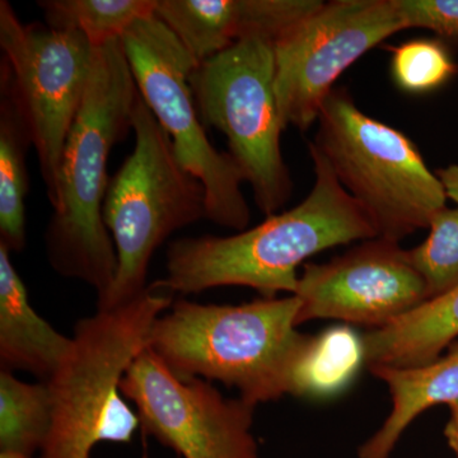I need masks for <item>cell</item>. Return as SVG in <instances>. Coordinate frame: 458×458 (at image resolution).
I'll return each mask as SVG.
<instances>
[{
	"label": "cell",
	"mask_w": 458,
	"mask_h": 458,
	"mask_svg": "<svg viewBox=\"0 0 458 458\" xmlns=\"http://www.w3.org/2000/svg\"><path fill=\"white\" fill-rule=\"evenodd\" d=\"M51 424V396L47 382L27 384L0 373V450L33 456L41 451Z\"/></svg>",
	"instance_id": "20"
},
{
	"label": "cell",
	"mask_w": 458,
	"mask_h": 458,
	"mask_svg": "<svg viewBox=\"0 0 458 458\" xmlns=\"http://www.w3.org/2000/svg\"><path fill=\"white\" fill-rule=\"evenodd\" d=\"M38 5L45 25L83 33L93 47H99L156 14L157 0H40Z\"/></svg>",
	"instance_id": "19"
},
{
	"label": "cell",
	"mask_w": 458,
	"mask_h": 458,
	"mask_svg": "<svg viewBox=\"0 0 458 458\" xmlns=\"http://www.w3.org/2000/svg\"><path fill=\"white\" fill-rule=\"evenodd\" d=\"M171 306L172 294L148 286L131 302L77 321L71 348L47 381L51 424L38 458H90L99 443L131 442L140 420L120 382Z\"/></svg>",
	"instance_id": "4"
},
{
	"label": "cell",
	"mask_w": 458,
	"mask_h": 458,
	"mask_svg": "<svg viewBox=\"0 0 458 458\" xmlns=\"http://www.w3.org/2000/svg\"><path fill=\"white\" fill-rule=\"evenodd\" d=\"M318 122L312 143L369 216L378 238L399 243L429 227L445 209V190L417 146L403 132L360 111L348 90L330 93Z\"/></svg>",
	"instance_id": "6"
},
{
	"label": "cell",
	"mask_w": 458,
	"mask_h": 458,
	"mask_svg": "<svg viewBox=\"0 0 458 458\" xmlns=\"http://www.w3.org/2000/svg\"><path fill=\"white\" fill-rule=\"evenodd\" d=\"M393 77L401 89L429 92L456 73V64L438 41L411 40L393 49Z\"/></svg>",
	"instance_id": "22"
},
{
	"label": "cell",
	"mask_w": 458,
	"mask_h": 458,
	"mask_svg": "<svg viewBox=\"0 0 458 458\" xmlns=\"http://www.w3.org/2000/svg\"><path fill=\"white\" fill-rule=\"evenodd\" d=\"M138 409L141 429L182 458H259L256 406L227 399L204 378H180L150 348L120 382Z\"/></svg>",
	"instance_id": "11"
},
{
	"label": "cell",
	"mask_w": 458,
	"mask_h": 458,
	"mask_svg": "<svg viewBox=\"0 0 458 458\" xmlns=\"http://www.w3.org/2000/svg\"><path fill=\"white\" fill-rule=\"evenodd\" d=\"M72 345L32 309L11 252L0 245V361L3 369L26 370L47 382Z\"/></svg>",
	"instance_id": "14"
},
{
	"label": "cell",
	"mask_w": 458,
	"mask_h": 458,
	"mask_svg": "<svg viewBox=\"0 0 458 458\" xmlns=\"http://www.w3.org/2000/svg\"><path fill=\"white\" fill-rule=\"evenodd\" d=\"M315 185L302 203L233 236L183 237L165 254V276L150 288L198 294L216 286H249L261 297L295 294L297 269L311 256L352 241L378 238L363 208L343 188L327 159L309 144Z\"/></svg>",
	"instance_id": "1"
},
{
	"label": "cell",
	"mask_w": 458,
	"mask_h": 458,
	"mask_svg": "<svg viewBox=\"0 0 458 458\" xmlns=\"http://www.w3.org/2000/svg\"><path fill=\"white\" fill-rule=\"evenodd\" d=\"M134 149L108 183L104 222L113 238L117 269L98 310H111L147 291L150 260L174 232L207 216L200 180L185 170L167 132L143 98L132 111Z\"/></svg>",
	"instance_id": "5"
},
{
	"label": "cell",
	"mask_w": 458,
	"mask_h": 458,
	"mask_svg": "<svg viewBox=\"0 0 458 458\" xmlns=\"http://www.w3.org/2000/svg\"><path fill=\"white\" fill-rule=\"evenodd\" d=\"M297 295L252 302L179 300L150 330L148 348L180 378L219 381L251 405L292 394L298 363L312 335L297 330Z\"/></svg>",
	"instance_id": "3"
},
{
	"label": "cell",
	"mask_w": 458,
	"mask_h": 458,
	"mask_svg": "<svg viewBox=\"0 0 458 458\" xmlns=\"http://www.w3.org/2000/svg\"><path fill=\"white\" fill-rule=\"evenodd\" d=\"M138 98L122 38L96 47L86 98L60 158L57 204L45 232V250L51 267L92 286L98 302L110 292L117 269L104 222L108 159L114 144L132 131Z\"/></svg>",
	"instance_id": "2"
},
{
	"label": "cell",
	"mask_w": 458,
	"mask_h": 458,
	"mask_svg": "<svg viewBox=\"0 0 458 458\" xmlns=\"http://www.w3.org/2000/svg\"><path fill=\"white\" fill-rule=\"evenodd\" d=\"M31 131L18 101L11 71L0 63V245L22 252L27 242L26 198L30 179L27 152Z\"/></svg>",
	"instance_id": "17"
},
{
	"label": "cell",
	"mask_w": 458,
	"mask_h": 458,
	"mask_svg": "<svg viewBox=\"0 0 458 458\" xmlns=\"http://www.w3.org/2000/svg\"><path fill=\"white\" fill-rule=\"evenodd\" d=\"M406 30L396 0L322 2L273 41L280 119L306 131L340 75L394 33Z\"/></svg>",
	"instance_id": "10"
},
{
	"label": "cell",
	"mask_w": 458,
	"mask_h": 458,
	"mask_svg": "<svg viewBox=\"0 0 458 458\" xmlns=\"http://www.w3.org/2000/svg\"><path fill=\"white\" fill-rule=\"evenodd\" d=\"M369 370L388 386L393 409L382 427L360 445L358 458H390L401 436L421 412L458 401V343L427 366Z\"/></svg>",
	"instance_id": "15"
},
{
	"label": "cell",
	"mask_w": 458,
	"mask_h": 458,
	"mask_svg": "<svg viewBox=\"0 0 458 458\" xmlns=\"http://www.w3.org/2000/svg\"><path fill=\"white\" fill-rule=\"evenodd\" d=\"M0 458H33L27 456V454H18V452L12 451H0Z\"/></svg>",
	"instance_id": "26"
},
{
	"label": "cell",
	"mask_w": 458,
	"mask_h": 458,
	"mask_svg": "<svg viewBox=\"0 0 458 458\" xmlns=\"http://www.w3.org/2000/svg\"><path fill=\"white\" fill-rule=\"evenodd\" d=\"M190 86L201 123L225 134L259 209L276 214L291 199L293 181L280 141L285 129L276 102L273 42L261 36L234 42L198 64Z\"/></svg>",
	"instance_id": "7"
},
{
	"label": "cell",
	"mask_w": 458,
	"mask_h": 458,
	"mask_svg": "<svg viewBox=\"0 0 458 458\" xmlns=\"http://www.w3.org/2000/svg\"><path fill=\"white\" fill-rule=\"evenodd\" d=\"M396 5L406 29L458 38V0H396Z\"/></svg>",
	"instance_id": "23"
},
{
	"label": "cell",
	"mask_w": 458,
	"mask_h": 458,
	"mask_svg": "<svg viewBox=\"0 0 458 458\" xmlns=\"http://www.w3.org/2000/svg\"><path fill=\"white\" fill-rule=\"evenodd\" d=\"M366 364L363 337L348 327L328 328L303 352L293 378L292 394L301 397L334 396L342 393Z\"/></svg>",
	"instance_id": "18"
},
{
	"label": "cell",
	"mask_w": 458,
	"mask_h": 458,
	"mask_svg": "<svg viewBox=\"0 0 458 458\" xmlns=\"http://www.w3.org/2000/svg\"><path fill=\"white\" fill-rule=\"evenodd\" d=\"M451 417L447 426L445 428V437L447 439L448 445L458 458V401L450 405Z\"/></svg>",
	"instance_id": "25"
},
{
	"label": "cell",
	"mask_w": 458,
	"mask_h": 458,
	"mask_svg": "<svg viewBox=\"0 0 458 458\" xmlns=\"http://www.w3.org/2000/svg\"><path fill=\"white\" fill-rule=\"evenodd\" d=\"M298 325L337 319L377 330L426 303V283L408 250L384 238L364 241L327 264L304 265L295 294Z\"/></svg>",
	"instance_id": "12"
},
{
	"label": "cell",
	"mask_w": 458,
	"mask_h": 458,
	"mask_svg": "<svg viewBox=\"0 0 458 458\" xmlns=\"http://www.w3.org/2000/svg\"><path fill=\"white\" fill-rule=\"evenodd\" d=\"M428 228L427 240L408 254L433 300L458 289V207L437 213Z\"/></svg>",
	"instance_id": "21"
},
{
	"label": "cell",
	"mask_w": 458,
	"mask_h": 458,
	"mask_svg": "<svg viewBox=\"0 0 458 458\" xmlns=\"http://www.w3.org/2000/svg\"><path fill=\"white\" fill-rule=\"evenodd\" d=\"M0 49L30 131L47 199L57 204V174L66 138L80 114L95 64L96 47L78 31L21 22L0 2Z\"/></svg>",
	"instance_id": "9"
},
{
	"label": "cell",
	"mask_w": 458,
	"mask_h": 458,
	"mask_svg": "<svg viewBox=\"0 0 458 458\" xmlns=\"http://www.w3.org/2000/svg\"><path fill=\"white\" fill-rule=\"evenodd\" d=\"M122 41L140 98L170 137L180 164L204 185L205 219L245 231L251 219L242 192L246 177L205 132L190 86L197 60L156 14L135 22Z\"/></svg>",
	"instance_id": "8"
},
{
	"label": "cell",
	"mask_w": 458,
	"mask_h": 458,
	"mask_svg": "<svg viewBox=\"0 0 458 458\" xmlns=\"http://www.w3.org/2000/svg\"><path fill=\"white\" fill-rule=\"evenodd\" d=\"M156 16L198 64L247 36L271 38L289 17L286 0H157Z\"/></svg>",
	"instance_id": "13"
},
{
	"label": "cell",
	"mask_w": 458,
	"mask_h": 458,
	"mask_svg": "<svg viewBox=\"0 0 458 458\" xmlns=\"http://www.w3.org/2000/svg\"><path fill=\"white\" fill-rule=\"evenodd\" d=\"M361 337L369 369H417L433 363L458 337V289Z\"/></svg>",
	"instance_id": "16"
},
{
	"label": "cell",
	"mask_w": 458,
	"mask_h": 458,
	"mask_svg": "<svg viewBox=\"0 0 458 458\" xmlns=\"http://www.w3.org/2000/svg\"><path fill=\"white\" fill-rule=\"evenodd\" d=\"M437 176L441 180L448 199H452L458 207V165H452L445 168H439Z\"/></svg>",
	"instance_id": "24"
}]
</instances>
